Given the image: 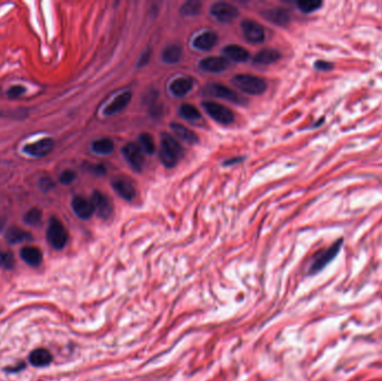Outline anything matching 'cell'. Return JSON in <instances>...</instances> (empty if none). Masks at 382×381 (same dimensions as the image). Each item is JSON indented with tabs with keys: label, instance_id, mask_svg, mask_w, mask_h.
<instances>
[{
	"label": "cell",
	"instance_id": "e575fe53",
	"mask_svg": "<svg viewBox=\"0 0 382 381\" xmlns=\"http://www.w3.org/2000/svg\"><path fill=\"white\" fill-rule=\"evenodd\" d=\"M314 67L319 69V70H322V72H328V70H332L334 65L333 63L331 62H328V60H322V59H319L315 62L314 64Z\"/></svg>",
	"mask_w": 382,
	"mask_h": 381
},
{
	"label": "cell",
	"instance_id": "d4e9b609",
	"mask_svg": "<svg viewBox=\"0 0 382 381\" xmlns=\"http://www.w3.org/2000/svg\"><path fill=\"white\" fill-rule=\"evenodd\" d=\"M182 57V49L178 45H170L162 51V60L167 64H177Z\"/></svg>",
	"mask_w": 382,
	"mask_h": 381
},
{
	"label": "cell",
	"instance_id": "d6a6232c",
	"mask_svg": "<svg viewBox=\"0 0 382 381\" xmlns=\"http://www.w3.org/2000/svg\"><path fill=\"white\" fill-rule=\"evenodd\" d=\"M75 178H76V173L72 170H66L59 176V181L63 185H69V183H72L75 180Z\"/></svg>",
	"mask_w": 382,
	"mask_h": 381
},
{
	"label": "cell",
	"instance_id": "9c48e42d",
	"mask_svg": "<svg viewBox=\"0 0 382 381\" xmlns=\"http://www.w3.org/2000/svg\"><path fill=\"white\" fill-rule=\"evenodd\" d=\"M122 152H123V156L127 163H129L135 171L142 170L144 164V156L142 149L140 148L139 144L127 143L126 145H124Z\"/></svg>",
	"mask_w": 382,
	"mask_h": 381
},
{
	"label": "cell",
	"instance_id": "7a4b0ae2",
	"mask_svg": "<svg viewBox=\"0 0 382 381\" xmlns=\"http://www.w3.org/2000/svg\"><path fill=\"white\" fill-rule=\"evenodd\" d=\"M233 83L236 87L247 94L258 95L266 91L267 84L263 78L254 76V75L240 74L233 77Z\"/></svg>",
	"mask_w": 382,
	"mask_h": 381
},
{
	"label": "cell",
	"instance_id": "52a82bcc",
	"mask_svg": "<svg viewBox=\"0 0 382 381\" xmlns=\"http://www.w3.org/2000/svg\"><path fill=\"white\" fill-rule=\"evenodd\" d=\"M242 30L245 38L251 43L259 44L265 40V29L257 21L252 19L243 20Z\"/></svg>",
	"mask_w": 382,
	"mask_h": 381
},
{
	"label": "cell",
	"instance_id": "d590c367",
	"mask_svg": "<svg viewBox=\"0 0 382 381\" xmlns=\"http://www.w3.org/2000/svg\"><path fill=\"white\" fill-rule=\"evenodd\" d=\"M39 187L42 191H48L54 187V182L49 178H41L39 181Z\"/></svg>",
	"mask_w": 382,
	"mask_h": 381
},
{
	"label": "cell",
	"instance_id": "7c38bea8",
	"mask_svg": "<svg viewBox=\"0 0 382 381\" xmlns=\"http://www.w3.org/2000/svg\"><path fill=\"white\" fill-rule=\"evenodd\" d=\"M112 186L116 194L122 197L123 199L132 200L135 198V188L133 183L129 179H126V178H115V179L112 181Z\"/></svg>",
	"mask_w": 382,
	"mask_h": 381
},
{
	"label": "cell",
	"instance_id": "8d00e7d4",
	"mask_svg": "<svg viewBox=\"0 0 382 381\" xmlns=\"http://www.w3.org/2000/svg\"><path fill=\"white\" fill-rule=\"evenodd\" d=\"M91 171L95 173V175H98V176L105 175V172H106L105 171V168L103 167V166H93L91 168Z\"/></svg>",
	"mask_w": 382,
	"mask_h": 381
},
{
	"label": "cell",
	"instance_id": "9a60e30c",
	"mask_svg": "<svg viewBox=\"0 0 382 381\" xmlns=\"http://www.w3.org/2000/svg\"><path fill=\"white\" fill-rule=\"evenodd\" d=\"M218 35L214 31H205L192 40V46L199 50H209L217 44Z\"/></svg>",
	"mask_w": 382,
	"mask_h": 381
},
{
	"label": "cell",
	"instance_id": "3957f363",
	"mask_svg": "<svg viewBox=\"0 0 382 381\" xmlns=\"http://www.w3.org/2000/svg\"><path fill=\"white\" fill-rule=\"evenodd\" d=\"M67 239L68 234L64 225L57 218L51 217L49 219L48 229H47V241L49 245L55 249H62L67 243Z\"/></svg>",
	"mask_w": 382,
	"mask_h": 381
},
{
	"label": "cell",
	"instance_id": "ffe728a7",
	"mask_svg": "<svg viewBox=\"0 0 382 381\" xmlns=\"http://www.w3.org/2000/svg\"><path fill=\"white\" fill-rule=\"evenodd\" d=\"M223 53L227 58L238 63L246 62V60L249 58V53L247 51V49H245L244 47L238 46V45L226 46L223 50Z\"/></svg>",
	"mask_w": 382,
	"mask_h": 381
},
{
	"label": "cell",
	"instance_id": "4fadbf2b",
	"mask_svg": "<svg viewBox=\"0 0 382 381\" xmlns=\"http://www.w3.org/2000/svg\"><path fill=\"white\" fill-rule=\"evenodd\" d=\"M228 60L225 57H206L200 60L199 67L207 73H221L228 67Z\"/></svg>",
	"mask_w": 382,
	"mask_h": 381
},
{
	"label": "cell",
	"instance_id": "cb8c5ba5",
	"mask_svg": "<svg viewBox=\"0 0 382 381\" xmlns=\"http://www.w3.org/2000/svg\"><path fill=\"white\" fill-rule=\"evenodd\" d=\"M51 360H53V357H51L50 352L42 348L34 350L29 356V362L35 367H46L50 364Z\"/></svg>",
	"mask_w": 382,
	"mask_h": 381
},
{
	"label": "cell",
	"instance_id": "2e32d148",
	"mask_svg": "<svg viewBox=\"0 0 382 381\" xmlns=\"http://www.w3.org/2000/svg\"><path fill=\"white\" fill-rule=\"evenodd\" d=\"M20 257L26 264L32 267L39 266L42 263V253L38 247L25 246L20 249Z\"/></svg>",
	"mask_w": 382,
	"mask_h": 381
},
{
	"label": "cell",
	"instance_id": "44dd1931",
	"mask_svg": "<svg viewBox=\"0 0 382 381\" xmlns=\"http://www.w3.org/2000/svg\"><path fill=\"white\" fill-rule=\"evenodd\" d=\"M4 238H6V241L9 244H18L21 242L31 241L32 236L29 233L26 232V230L16 227V226H12V227L8 228L6 235H4Z\"/></svg>",
	"mask_w": 382,
	"mask_h": 381
},
{
	"label": "cell",
	"instance_id": "836d02e7",
	"mask_svg": "<svg viewBox=\"0 0 382 381\" xmlns=\"http://www.w3.org/2000/svg\"><path fill=\"white\" fill-rule=\"evenodd\" d=\"M25 92H26V88L23 86L15 85V86H11L10 88H9L8 92H7V95L10 98H16V97L21 96Z\"/></svg>",
	"mask_w": 382,
	"mask_h": 381
},
{
	"label": "cell",
	"instance_id": "8992f818",
	"mask_svg": "<svg viewBox=\"0 0 382 381\" xmlns=\"http://www.w3.org/2000/svg\"><path fill=\"white\" fill-rule=\"evenodd\" d=\"M205 93L209 96L223 98V100L235 103V104H244L245 103V100L238 93L221 85V84H209V85L206 86Z\"/></svg>",
	"mask_w": 382,
	"mask_h": 381
},
{
	"label": "cell",
	"instance_id": "e0dca14e",
	"mask_svg": "<svg viewBox=\"0 0 382 381\" xmlns=\"http://www.w3.org/2000/svg\"><path fill=\"white\" fill-rule=\"evenodd\" d=\"M193 82L189 77H178L170 84V92L174 96L182 97L192 90Z\"/></svg>",
	"mask_w": 382,
	"mask_h": 381
},
{
	"label": "cell",
	"instance_id": "1f68e13d",
	"mask_svg": "<svg viewBox=\"0 0 382 381\" xmlns=\"http://www.w3.org/2000/svg\"><path fill=\"white\" fill-rule=\"evenodd\" d=\"M0 266L4 270H12L15 267V257L10 252H0Z\"/></svg>",
	"mask_w": 382,
	"mask_h": 381
},
{
	"label": "cell",
	"instance_id": "7402d4cb",
	"mask_svg": "<svg viewBox=\"0 0 382 381\" xmlns=\"http://www.w3.org/2000/svg\"><path fill=\"white\" fill-rule=\"evenodd\" d=\"M171 129L173 131V133L176 134L179 139L182 140L183 142H186L187 144H196L199 139H198L197 134L193 132L192 130L186 128L179 123H172L171 124Z\"/></svg>",
	"mask_w": 382,
	"mask_h": 381
},
{
	"label": "cell",
	"instance_id": "ba28073f",
	"mask_svg": "<svg viewBox=\"0 0 382 381\" xmlns=\"http://www.w3.org/2000/svg\"><path fill=\"white\" fill-rule=\"evenodd\" d=\"M210 11L221 22H232L238 17V9L228 2H216L211 6Z\"/></svg>",
	"mask_w": 382,
	"mask_h": 381
},
{
	"label": "cell",
	"instance_id": "ac0fdd59",
	"mask_svg": "<svg viewBox=\"0 0 382 381\" xmlns=\"http://www.w3.org/2000/svg\"><path fill=\"white\" fill-rule=\"evenodd\" d=\"M131 101V93L130 92H124L117 95L114 100H113L110 104H108L105 110H104V115L106 116H111L113 114H116L120 111H122L124 107L129 104V102Z\"/></svg>",
	"mask_w": 382,
	"mask_h": 381
},
{
	"label": "cell",
	"instance_id": "603a6c76",
	"mask_svg": "<svg viewBox=\"0 0 382 381\" xmlns=\"http://www.w3.org/2000/svg\"><path fill=\"white\" fill-rule=\"evenodd\" d=\"M281 58V53L276 49L266 48L261 51H258L257 55L255 56L254 62L255 64L259 65H270L277 62Z\"/></svg>",
	"mask_w": 382,
	"mask_h": 381
},
{
	"label": "cell",
	"instance_id": "4316f807",
	"mask_svg": "<svg viewBox=\"0 0 382 381\" xmlns=\"http://www.w3.org/2000/svg\"><path fill=\"white\" fill-rule=\"evenodd\" d=\"M180 115L188 121H198L201 119L200 112L198 111L196 106L191 104H182L180 106Z\"/></svg>",
	"mask_w": 382,
	"mask_h": 381
},
{
	"label": "cell",
	"instance_id": "4dcf8cb0",
	"mask_svg": "<svg viewBox=\"0 0 382 381\" xmlns=\"http://www.w3.org/2000/svg\"><path fill=\"white\" fill-rule=\"evenodd\" d=\"M23 222L29 226H37L41 222V211L38 208H31L29 211H27Z\"/></svg>",
	"mask_w": 382,
	"mask_h": 381
},
{
	"label": "cell",
	"instance_id": "6da1fadb",
	"mask_svg": "<svg viewBox=\"0 0 382 381\" xmlns=\"http://www.w3.org/2000/svg\"><path fill=\"white\" fill-rule=\"evenodd\" d=\"M182 153L183 149L176 139L169 134L161 135V148H160L159 156L164 166L167 168L176 166L179 159L182 157Z\"/></svg>",
	"mask_w": 382,
	"mask_h": 381
},
{
	"label": "cell",
	"instance_id": "d6986e66",
	"mask_svg": "<svg viewBox=\"0 0 382 381\" xmlns=\"http://www.w3.org/2000/svg\"><path fill=\"white\" fill-rule=\"evenodd\" d=\"M266 19H268L272 22H274L275 25L278 26H286L289 25L291 21V16L287 10L284 8H273L268 9L265 12Z\"/></svg>",
	"mask_w": 382,
	"mask_h": 381
},
{
	"label": "cell",
	"instance_id": "5b68a950",
	"mask_svg": "<svg viewBox=\"0 0 382 381\" xmlns=\"http://www.w3.org/2000/svg\"><path fill=\"white\" fill-rule=\"evenodd\" d=\"M343 244V239H338V241L333 244V245L330 246L329 248L324 249V251L318 253L317 255L314 256V260L311 264V273H317L318 271L322 270L323 267L328 264L330 261H332L334 257L337 256V254L340 252V248H341Z\"/></svg>",
	"mask_w": 382,
	"mask_h": 381
},
{
	"label": "cell",
	"instance_id": "f1b7e54d",
	"mask_svg": "<svg viewBox=\"0 0 382 381\" xmlns=\"http://www.w3.org/2000/svg\"><path fill=\"white\" fill-rule=\"evenodd\" d=\"M296 4L302 12L311 13L317 11L320 7H322L323 2L319 1V0H301Z\"/></svg>",
	"mask_w": 382,
	"mask_h": 381
},
{
	"label": "cell",
	"instance_id": "f546056e",
	"mask_svg": "<svg viewBox=\"0 0 382 381\" xmlns=\"http://www.w3.org/2000/svg\"><path fill=\"white\" fill-rule=\"evenodd\" d=\"M140 148L142 149V151L147 154H153L154 150H155V144H154V140L152 136H151L149 133H143L140 136Z\"/></svg>",
	"mask_w": 382,
	"mask_h": 381
},
{
	"label": "cell",
	"instance_id": "83f0119b",
	"mask_svg": "<svg viewBox=\"0 0 382 381\" xmlns=\"http://www.w3.org/2000/svg\"><path fill=\"white\" fill-rule=\"evenodd\" d=\"M200 11L201 3L199 1H196V0H191V1H187L186 3H183L180 9V12L186 17L197 16Z\"/></svg>",
	"mask_w": 382,
	"mask_h": 381
},
{
	"label": "cell",
	"instance_id": "5bb4252c",
	"mask_svg": "<svg viewBox=\"0 0 382 381\" xmlns=\"http://www.w3.org/2000/svg\"><path fill=\"white\" fill-rule=\"evenodd\" d=\"M72 207H73L74 213L77 215V217L82 219L91 218L94 213L91 200H87L82 196L74 197V199L72 201Z\"/></svg>",
	"mask_w": 382,
	"mask_h": 381
},
{
	"label": "cell",
	"instance_id": "484cf974",
	"mask_svg": "<svg viewBox=\"0 0 382 381\" xmlns=\"http://www.w3.org/2000/svg\"><path fill=\"white\" fill-rule=\"evenodd\" d=\"M92 150L96 154L107 156V154H111L113 152V150H114V143H113V141L108 138L98 139L93 142Z\"/></svg>",
	"mask_w": 382,
	"mask_h": 381
},
{
	"label": "cell",
	"instance_id": "8fae6325",
	"mask_svg": "<svg viewBox=\"0 0 382 381\" xmlns=\"http://www.w3.org/2000/svg\"><path fill=\"white\" fill-rule=\"evenodd\" d=\"M54 148V140L50 138H45L35 143L27 144L23 147V152L29 154L31 157L42 158L46 157Z\"/></svg>",
	"mask_w": 382,
	"mask_h": 381
},
{
	"label": "cell",
	"instance_id": "277c9868",
	"mask_svg": "<svg viewBox=\"0 0 382 381\" xmlns=\"http://www.w3.org/2000/svg\"><path fill=\"white\" fill-rule=\"evenodd\" d=\"M202 107L208 114L214 119L215 121L218 122L221 124H230L233 123L235 120V115L232 110H229L228 107L219 104V103L207 101L202 103Z\"/></svg>",
	"mask_w": 382,
	"mask_h": 381
},
{
	"label": "cell",
	"instance_id": "30bf717a",
	"mask_svg": "<svg viewBox=\"0 0 382 381\" xmlns=\"http://www.w3.org/2000/svg\"><path fill=\"white\" fill-rule=\"evenodd\" d=\"M91 202L93 205L94 213H96L98 217H101L102 219H107L111 217L113 213L112 205L105 195H103L100 191H94Z\"/></svg>",
	"mask_w": 382,
	"mask_h": 381
}]
</instances>
